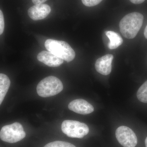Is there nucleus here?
Returning <instances> with one entry per match:
<instances>
[{
  "label": "nucleus",
  "instance_id": "1",
  "mask_svg": "<svg viewBox=\"0 0 147 147\" xmlns=\"http://www.w3.org/2000/svg\"><path fill=\"white\" fill-rule=\"evenodd\" d=\"M144 18L142 13L137 12L125 15L120 22L121 33L124 37L128 39L134 38L142 27Z\"/></svg>",
  "mask_w": 147,
  "mask_h": 147
},
{
  "label": "nucleus",
  "instance_id": "2",
  "mask_svg": "<svg viewBox=\"0 0 147 147\" xmlns=\"http://www.w3.org/2000/svg\"><path fill=\"white\" fill-rule=\"evenodd\" d=\"M45 46L47 51L67 62L71 61L75 58V52L65 41L47 39L45 42Z\"/></svg>",
  "mask_w": 147,
  "mask_h": 147
},
{
  "label": "nucleus",
  "instance_id": "3",
  "mask_svg": "<svg viewBox=\"0 0 147 147\" xmlns=\"http://www.w3.org/2000/svg\"><path fill=\"white\" fill-rule=\"evenodd\" d=\"M63 86L59 79L54 76H49L41 80L37 86L38 94L42 97H49L59 93Z\"/></svg>",
  "mask_w": 147,
  "mask_h": 147
},
{
  "label": "nucleus",
  "instance_id": "4",
  "mask_svg": "<svg viewBox=\"0 0 147 147\" xmlns=\"http://www.w3.org/2000/svg\"><path fill=\"white\" fill-rule=\"evenodd\" d=\"M26 136L23 126L18 122L3 127L0 131L1 140L10 144L21 141Z\"/></svg>",
  "mask_w": 147,
  "mask_h": 147
},
{
  "label": "nucleus",
  "instance_id": "5",
  "mask_svg": "<svg viewBox=\"0 0 147 147\" xmlns=\"http://www.w3.org/2000/svg\"><path fill=\"white\" fill-rule=\"evenodd\" d=\"M61 128L65 134L71 138L82 139L89 132V128L86 124L76 121H64Z\"/></svg>",
  "mask_w": 147,
  "mask_h": 147
},
{
  "label": "nucleus",
  "instance_id": "6",
  "mask_svg": "<svg viewBox=\"0 0 147 147\" xmlns=\"http://www.w3.org/2000/svg\"><path fill=\"white\" fill-rule=\"evenodd\" d=\"M116 137L119 143L124 147H135L137 138L133 130L125 126L119 127L116 131Z\"/></svg>",
  "mask_w": 147,
  "mask_h": 147
},
{
  "label": "nucleus",
  "instance_id": "7",
  "mask_svg": "<svg viewBox=\"0 0 147 147\" xmlns=\"http://www.w3.org/2000/svg\"><path fill=\"white\" fill-rule=\"evenodd\" d=\"M69 109L78 114L87 115L94 111L93 106L86 100L83 99H77L69 102Z\"/></svg>",
  "mask_w": 147,
  "mask_h": 147
},
{
  "label": "nucleus",
  "instance_id": "8",
  "mask_svg": "<svg viewBox=\"0 0 147 147\" xmlns=\"http://www.w3.org/2000/svg\"><path fill=\"white\" fill-rule=\"evenodd\" d=\"M51 11L50 6L43 3L35 5L30 7L28 10V14L33 20L38 21L46 18Z\"/></svg>",
  "mask_w": 147,
  "mask_h": 147
},
{
  "label": "nucleus",
  "instance_id": "9",
  "mask_svg": "<svg viewBox=\"0 0 147 147\" xmlns=\"http://www.w3.org/2000/svg\"><path fill=\"white\" fill-rule=\"evenodd\" d=\"M113 58L114 57L111 54H108L98 58L95 64V67L97 72L103 75L110 74L112 71Z\"/></svg>",
  "mask_w": 147,
  "mask_h": 147
},
{
  "label": "nucleus",
  "instance_id": "10",
  "mask_svg": "<svg viewBox=\"0 0 147 147\" xmlns=\"http://www.w3.org/2000/svg\"><path fill=\"white\" fill-rule=\"evenodd\" d=\"M37 59L39 61L51 67L59 66L63 63V59L48 51H42L38 53Z\"/></svg>",
  "mask_w": 147,
  "mask_h": 147
},
{
  "label": "nucleus",
  "instance_id": "11",
  "mask_svg": "<svg viewBox=\"0 0 147 147\" xmlns=\"http://www.w3.org/2000/svg\"><path fill=\"white\" fill-rule=\"evenodd\" d=\"M105 34L110 40V42L108 44L109 49L111 50L116 49L123 42L122 38L117 33L112 31H107L105 32Z\"/></svg>",
  "mask_w": 147,
  "mask_h": 147
},
{
  "label": "nucleus",
  "instance_id": "12",
  "mask_svg": "<svg viewBox=\"0 0 147 147\" xmlns=\"http://www.w3.org/2000/svg\"><path fill=\"white\" fill-rule=\"evenodd\" d=\"M10 79L5 74H0V104H1L10 85Z\"/></svg>",
  "mask_w": 147,
  "mask_h": 147
},
{
  "label": "nucleus",
  "instance_id": "13",
  "mask_svg": "<svg viewBox=\"0 0 147 147\" xmlns=\"http://www.w3.org/2000/svg\"><path fill=\"white\" fill-rule=\"evenodd\" d=\"M137 96L139 101L147 103V80L139 88Z\"/></svg>",
  "mask_w": 147,
  "mask_h": 147
},
{
  "label": "nucleus",
  "instance_id": "14",
  "mask_svg": "<svg viewBox=\"0 0 147 147\" xmlns=\"http://www.w3.org/2000/svg\"><path fill=\"white\" fill-rule=\"evenodd\" d=\"M44 147H76L75 146L65 142L55 141L48 143Z\"/></svg>",
  "mask_w": 147,
  "mask_h": 147
},
{
  "label": "nucleus",
  "instance_id": "15",
  "mask_svg": "<svg viewBox=\"0 0 147 147\" xmlns=\"http://www.w3.org/2000/svg\"><path fill=\"white\" fill-rule=\"evenodd\" d=\"M102 0H82L83 4L87 7L94 6L100 3Z\"/></svg>",
  "mask_w": 147,
  "mask_h": 147
},
{
  "label": "nucleus",
  "instance_id": "16",
  "mask_svg": "<svg viewBox=\"0 0 147 147\" xmlns=\"http://www.w3.org/2000/svg\"><path fill=\"white\" fill-rule=\"evenodd\" d=\"M5 28L4 18L1 10H0V34L3 32Z\"/></svg>",
  "mask_w": 147,
  "mask_h": 147
},
{
  "label": "nucleus",
  "instance_id": "17",
  "mask_svg": "<svg viewBox=\"0 0 147 147\" xmlns=\"http://www.w3.org/2000/svg\"><path fill=\"white\" fill-rule=\"evenodd\" d=\"M32 1L35 5H39L43 4L47 0H32Z\"/></svg>",
  "mask_w": 147,
  "mask_h": 147
},
{
  "label": "nucleus",
  "instance_id": "18",
  "mask_svg": "<svg viewBox=\"0 0 147 147\" xmlns=\"http://www.w3.org/2000/svg\"><path fill=\"white\" fill-rule=\"evenodd\" d=\"M129 1L134 4H139L144 2L145 0H129Z\"/></svg>",
  "mask_w": 147,
  "mask_h": 147
},
{
  "label": "nucleus",
  "instance_id": "19",
  "mask_svg": "<svg viewBox=\"0 0 147 147\" xmlns=\"http://www.w3.org/2000/svg\"><path fill=\"white\" fill-rule=\"evenodd\" d=\"M145 38L147 39V25L145 29L144 32Z\"/></svg>",
  "mask_w": 147,
  "mask_h": 147
},
{
  "label": "nucleus",
  "instance_id": "20",
  "mask_svg": "<svg viewBox=\"0 0 147 147\" xmlns=\"http://www.w3.org/2000/svg\"><path fill=\"white\" fill-rule=\"evenodd\" d=\"M145 144H146V147H147V137L145 140Z\"/></svg>",
  "mask_w": 147,
  "mask_h": 147
}]
</instances>
